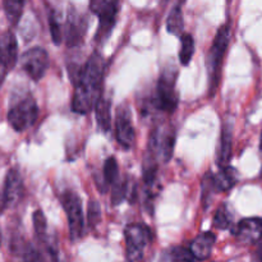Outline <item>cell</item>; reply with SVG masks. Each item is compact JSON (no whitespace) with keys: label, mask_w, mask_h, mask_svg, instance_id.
Here are the masks:
<instances>
[{"label":"cell","mask_w":262,"mask_h":262,"mask_svg":"<svg viewBox=\"0 0 262 262\" xmlns=\"http://www.w3.org/2000/svg\"><path fill=\"white\" fill-rule=\"evenodd\" d=\"M101 220V209L96 201H91L89 205V222L91 227H95Z\"/></svg>","instance_id":"obj_28"},{"label":"cell","mask_w":262,"mask_h":262,"mask_svg":"<svg viewBox=\"0 0 262 262\" xmlns=\"http://www.w3.org/2000/svg\"><path fill=\"white\" fill-rule=\"evenodd\" d=\"M113 191H112V204L113 205H119L122 204L123 200L125 199L128 193V183L127 181H122L118 179L114 184H113Z\"/></svg>","instance_id":"obj_25"},{"label":"cell","mask_w":262,"mask_h":262,"mask_svg":"<svg viewBox=\"0 0 262 262\" xmlns=\"http://www.w3.org/2000/svg\"><path fill=\"white\" fill-rule=\"evenodd\" d=\"M20 67L32 81H40L48 71V51L38 46L30 49L20 56Z\"/></svg>","instance_id":"obj_9"},{"label":"cell","mask_w":262,"mask_h":262,"mask_svg":"<svg viewBox=\"0 0 262 262\" xmlns=\"http://www.w3.org/2000/svg\"><path fill=\"white\" fill-rule=\"evenodd\" d=\"M194 54V40L189 33L181 35V50H179V60L182 66H188Z\"/></svg>","instance_id":"obj_22"},{"label":"cell","mask_w":262,"mask_h":262,"mask_svg":"<svg viewBox=\"0 0 262 262\" xmlns=\"http://www.w3.org/2000/svg\"><path fill=\"white\" fill-rule=\"evenodd\" d=\"M25 191L23 179L17 168H12L7 173L3 187L2 199H0V210L13 207L20 201Z\"/></svg>","instance_id":"obj_11"},{"label":"cell","mask_w":262,"mask_h":262,"mask_svg":"<svg viewBox=\"0 0 262 262\" xmlns=\"http://www.w3.org/2000/svg\"><path fill=\"white\" fill-rule=\"evenodd\" d=\"M233 234L239 242L245 245H253L262 238V219L260 217H247L241 220L235 227Z\"/></svg>","instance_id":"obj_14"},{"label":"cell","mask_w":262,"mask_h":262,"mask_svg":"<svg viewBox=\"0 0 262 262\" xmlns=\"http://www.w3.org/2000/svg\"><path fill=\"white\" fill-rule=\"evenodd\" d=\"M87 31V19L84 15L79 14L76 9L71 8L67 17L66 28H64V37L68 48H77L83 41Z\"/></svg>","instance_id":"obj_12"},{"label":"cell","mask_w":262,"mask_h":262,"mask_svg":"<svg viewBox=\"0 0 262 262\" xmlns=\"http://www.w3.org/2000/svg\"><path fill=\"white\" fill-rule=\"evenodd\" d=\"M38 118V106L31 94H23L12 101L8 112V122L15 132H25Z\"/></svg>","instance_id":"obj_2"},{"label":"cell","mask_w":262,"mask_h":262,"mask_svg":"<svg viewBox=\"0 0 262 262\" xmlns=\"http://www.w3.org/2000/svg\"><path fill=\"white\" fill-rule=\"evenodd\" d=\"M104 181L105 183L109 184V186H113L115 182L119 179V166H118L117 159L110 156L105 160L104 163Z\"/></svg>","instance_id":"obj_23"},{"label":"cell","mask_w":262,"mask_h":262,"mask_svg":"<svg viewBox=\"0 0 262 262\" xmlns=\"http://www.w3.org/2000/svg\"><path fill=\"white\" fill-rule=\"evenodd\" d=\"M177 71L165 69L159 78L156 91L154 94L152 106L164 114H173L178 106V94L176 90Z\"/></svg>","instance_id":"obj_4"},{"label":"cell","mask_w":262,"mask_h":262,"mask_svg":"<svg viewBox=\"0 0 262 262\" xmlns=\"http://www.w3.org/2000/svg\"><path fill=\"white\" fill-rule=\"evenodd\" d=\"M115 137L118 143L125 150H130L136 142V130L132 114L127 105H120L115 114Z\"/></svg>","instance_id":"obj_10"},{"label":"cell","mask_w":262,"mask_h":262,"mask_svg":"<svg viewBox=\"0 0 262 262\" xmlns=\"http://www.w3.org/2000/svg\"><path fill=\"white\" fill-rule=\"evenodd\" d=\"M3 3H4V10L8 20L12 25H17L22 17L26 0H3Z\"/></svg>","instance_id":"obj_20"},{"label":"cell","mask_w":262,"mask_h":262,"mask_svg":"<svg viewBox=\"0 0 262 262\" xmlns=\"http://www.w3.org/2000/svg\"><path fill=\"white\" fill-rule=\"evenodd\" d=\"M237 171L232 166H222L216 174H212V184L216 192H227L237 183Z\"/></svg>","instance_id":"obj_17"},{"label":"cell","mask_w":262,"mask_h":262,"mask_svg":"<svg viewBox=\"0 0 262 262\" xmlns=\"http://www.w3.org/2000/svg\"><path fill=\"white\" fill-rule=\"evenodd\" d=\"M260 150H261V152H262V133H261V140H260Z\"/></svg>","instance_id":"obj_29"},{"label":"cell","mask_w":262,"mask_h":262,"mask_svg":"<svg viewBox=\"0 0 262 262\" xmlns=\"http://www.w3.org/2000/svg\"><path fill=\"white\" fill-rule=\"evenodd\" d=\"M215 241L216 235L212 232H205L197 235L189 246V251L193 255L194 260H207L211 256Z\"/></svg>","instance_id":"obj_15"},{"label":"cell","mask_w":262,"mask_h":262,"mask_svg":"<svg viewBox=\"0 0 262 262\" xmlns=\"http://www.w3.org/2000/svg\"><path fill=\"white\" fill-rule=\"evenodd\" d=\"M2 79H3V78H0V82H2Z\"/></svg>","instance_id":"obj_30"},{"label":"cell","mask_w":262,"mask_h":262,"mask_svg":"<svg viewBox=\"0 0 262 262\" xmlns=\"http://www.w3.org/2000/svg\"><path fill=\"white\" fill-rule=\"evenodd\" d=\"M163 2H165V0H163Z\"/></svg>","instance_id":"obj_31"},{"label":"cell","mask_w":262,"mask_h":262,"mask_svg":"<svg viewBox=\"0 0 262 262\" xmlns=\"http://www.w3.org/2000/svg\"><path fill=\"white\" fill-rule=\"evenodd\" d=\"M112 100L110 97L101 96L95 106L96 112L97 125L102 132H109L110 125H112Z\"/></svg>","instance_id":"obj_18"},{"label":"cell","mask_w":262,"mask_h":262,"mask_svg":"<svg viewBox=\"0 0 262 262\" xmlns=\"http://www.w3.org/2000/svg\"><path fill=\"white\" fill-rule=\"evenodd\" d=\"M176 146V129L170 124H163L151 133L148 142L150 159L155 161L168 163L174 154Z\"/></svg>","instance_id":"obj_5"},{"label":"cell","mask_w":262,"mask_h":262,"mask_svg":"<svg viewBox=\"0 0 262 262\" xmlns=\"http://www.w3.org/2000/svg\"><path fill=\"white\" fill-rule=\"evenodd\" d=\"M232 147H233V124L228 120L223 124L222 136H220L219 152H217V164L219 166H225L229 164L232 158Z\"/></svg>","instance_id":"obj_16"},{"label":"cell","mask_w":262,"mask_h":262,"mask_svg":"<svg viewBox=\"0 0 262 262\" xmlns=\"http://www.w3.org/2000/svg\"><path fill=\"white\" fill-rule=\"evenodd\" d=\"M61 205L68 219L69 237L72 241H78L83 237V211L78 194L73 191H66L61 194Z\"/></svg>","instance_id":"obj_8"},{"label":"cell","mask_w":262,"mask_h":262,"mask_svg":"<svg viewBox=\"0 0 262 262\" xmlns=\"http://www.w3.org/2000/svg\"><path fill=\"white\" fill-rule=\"evenodd\" d=\"M184 19L183 13H182V3H178L173 7V9L169 13V17L166 19V30L169 33H173L176 36H181L183 33Z\"/></svg>","instance_id":"obj_19"},{"label":"cell","mask_w":262,"mask_h":262,"mask_svg":"<svg viewBox=\"0 0 262 262\" xmlns=\"http://www.w3.org/2000/svg\"><path fill=\"white\" fill-rule=\"evenodd\" d=\"M215 192L216 191H215V187L212 184V174L207 173L202 179V204H204L205 209L209 207L210 200Z\"/></svg>","instance_id":"obj_26"},{"label":"cell","mask_w":262,"mask_h":262,"mask_svg":"<svg viewBox=\"0 0 262 262\" xmlns=\"http://www.w3.org/2000/svg\"><path fill=\"white\" fill-rule=\"evenodd\" d=\"M233 224V215L229 211L228 206L225 204L220 205L216 209L214 215V219H212V225H214L215 229H229Z\"/></svg>","instance_id":"obj_21"},{"label":"cell","mask_w":262,"mask_h":262,"mask_svg":"<svg viewBox=\"0 0 262 262\" xmlns=\"http://www.w3.org/2000/svg\"><path fill=\"white\" fill-rule=\"evenodd\" d=\"M90 7L99 15V27L95 38L97 42L102 43L107 40L117 22L119 0H90Z\"/></svg>","instance_id":"obj_7"},{"label":"cell","mask_w":262,"mask_h":262,"mask_svg":"<svg viewBox=\"0 0 262 262\" xmlns=\"http://www.w3.org/2000/svg\"><path fill=\"white\" fill-rule=\"evenodd\" d=\"M125 255L129 261H138L143 258L145 248L152 242V230L146 224L136 223L124 230Z\"/></svg>","instance_id":"obj_6"},{"label":"cell","mask_w":262,"mask_h":262,"mask_svg":"<svg viewBox=\"0 0 262 262\" xmlns=\"http://www.w3.org/2000/svg\"><path fill=\"white\" fill-rule=\"evenodd\" d=\"M104 74V58L99 53H94L74 78V92L72 100V109L74 113L89 114L92 109H95L97 101L102 96Z\"/></svg>","instance_id":"obj_1"},{"label":"cell","mask_w":262,"mask_h":262,"mask_svg":"<svg viewBox=\"0 0 262 262\" xmlns=\"http://www.w3.org/2000/svg\"><path fill=\"white\" fill-rule=\"evenodd\" d=\"M163 260L168 261H192L194 260L191 251L184 247H173L166 251L165 255L163 256Z\"/></svg>","instance_id":"obj_24"},{"label":"cell","mask_w":262,"mask_h":262,"mask_svg":"<svg viewBox=\"0 0 262 262\" xmlns=\"http://www.w3.org/2000/svg\"><path fill=\"white\" fill-rule=\"evenodd\" d=\"M230 40V28L229 25H224L217 31L216 36L214 38L211 49L207 55L206 66L209 72V82H210V95H214L217 89V84L220 81V73H222V64L224 60L225 51L229 46Z\"/></svg>","instance_id":"obj_3"},{"label":"cell","mask_w":262,"mask_h":262,"mask_svg":"<svg viewBox=\"0 0 262 262\" xmlns=\"http://www.w3.org/2000/svg\"><path fill=\"white\" fill-rule=\"evenodd\" d=\"M49 25H50L51 38H53L55 45H59L61 40H63V30H61L60 22L58 20L54 12H51L50 15H49Z\"/></svg>","instance_id":"obj_27"},{"label":"cell","mask_w":262,"mask_h":262,"mask_svg":"<svg viewBox=\"0 0 262 262\" xmlns=\"http://www.w3.org/2000/svg\"><path fill=\"white\" fill-rule=\"evenodd\" d=\"M18 61L17 37L12 31L0 35V66L4 71H12Z\"/></svg>","instance_id":"obj_13"}]
</instances>
